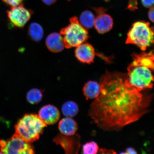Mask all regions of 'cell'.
Returning a JSON list of instances; mask_svg holds the SVG:
<instances>
[{
  "instance_id": "cell-1",
  "label": "cell",
  "mask_w": 154,
  "mask_h": 154,
  "mask_svg": "<svg viewBox=\"0 0 154 154\" xmlns=\"http://www.w3.org/2000/svg\"><path fill=\"white\" fill-rule=\"evenodd\" d=\"M100 85L99 95L90 105L88 115L102 129H119L149 111L151 95L140 93L130 84L127 74L106 72Z\"/></svg>"
},
{
  "instance_id": "cell-2",
  "label": "cell",
  "mask_w": 154,
  "mask_h": 154,
  "mask_svg": "<svg viewBox=\"0 0 154 154\" xmlns=\"http://www.w3.org/2000/svg\"><path fill=\"white\" fill-rule=\"evenodd\" d=\"M46 126L47 125L38 115L26 114L15 125L14 134L25 141L32 143L38 139Z\"/></svg>"
},
{
  "instance_id": "cell-3",
  "label": "cell",
  "mask_w": 154,
  "mask_h": 154,
  "mask_svg": "<svg viewBox=\"0 0 154 154\" xmlns=\"http://www.w3.org/2000/svg\"><path fill=\"white\" fill-rule=\"evenodd\" d=\"M133 59L128 69L129 82L140 92L152 88L154 79L152 70L136 59Z\"/></svg>"
},
{
  "instance_id": "cell-4",
  "label": "cell",
  "mask_w": 154,
  "mask_h": 154,
  "mask_svg": "<svg viewBox=\"0 0 154 154\" xmlns=\"http://www.w3.org/2000/svg\"><path fill=\"white\" fill-rule=\"evenodd\" d=\"M153 42V30L149 23L139 21L132 25L128 34L126 43L135 45L144 51Z\"/></svg>"
},
{
  "instance_id": "cell-5",
  "label": "cell",
  "mask_w": 154,
  "mask_h": 154,
  "mask_svg": "<svg viewBox=\"0 0 154 154\" xmlns=\"http://www.w3.org/2000/svg\"><path fill=\"white\" fill-rule=\"evenodd\" d=\"M70 21V24L61 29L60 32L65 47L67 49L78 47L88 38L87 29L80 24L76 17L71 18Z\"/></svg>"
},
{
  "instance_id": "cell-6",
  "label": "cell",
  "mask_w": 154,
  "mask_h": 154,
  "mask_svg": "<svg viewBox=\"0 0 154 154\" xmlns=\"http://www.w3.org/2000/svg\"><path fill=\"white\" fill-rule=\"evenodd\" d=\"M0 147L4 154H28L35 153L33 146L29 142L17 137L14 134L7 140H1Z\"/></svg>"
},
{
  "instance_id": "cell-7",
  "label": "cell",
  "mask_w": 154,
  "mask_h": 154,
  "mask_svg": "<svg viewBox=\"0 0 154 154\" xmlns=\"http://www.w3.org/2000/svg\"><path fill=\"white\" fill-rule=\"evenodd\" d=\"M7 13L11 23L19 28L23 27L30 20L32 14V11L24 7L22 4L11 7Z\"/></svg>"
},
{
  "instance_id": "cell-8",
  "label": "cell",
  "mask_w": 154,
  "mask_h": 154,
  "mask_svg": "<svg viewBox=\"0 0 154 154\" xmlns=\"http://www.w3.org/2000/svg\"><path fill=\"white\" fill-rule=\"evenodd\" d=\"M53 141L61 146L66 154L78 153L80 146V137L78 134L66 136L59 134L54 138Z\"/></svg>"
},
{
  "instance_id": "cell-9",
  "label": "cell",
  "mask_w": 154,
  "mask_h": 154,
  "mask_svg": "<svg viewBox=\"0 0 154 154\" xmlns=\"http://www.w3.org/2000/svg\"><path fill=\"white\" fill-rule=\"evenodd\" d=\"M38 116L46 125H53L59 120L60 113L57 108L48 105L41 108L38 112Z\"/></svg>"
},
{
  "instance_id": "cell-10",
  "label": "cell",
  "mask_w": 154,
  "mask_h": 154,
  "mask_svg": "<svg viewBox=\"0 0 154 154\" xmlns=\"http://www.w3.org/2000/svg\"><path fill=\"white\" fill-rule=\"evenodd\" d=\"M75 54L80 62L88 63L93 62L96 55L94 47L88 43H82L77 47Z\"/></svg>"
},
{
  "instance_id": "cell-11",
  "label": "cell",
  "mask_w": 154,
  "mask_h": 154,
  "mask_svg": "<svg viewBox=\"0 0 154 154\" xmlns=\"http://www.w3.org/2000/svg\"><path fill=\"white\" fill-rule=\"evenodd\" d=\"M113 25V19L110 16L103 12H100L95 18L94 26L99 33L103 34L110 30Z\"/></svg>"
},
{
  "instance_id": "cell-12",
  "label": "cell",
  "mask_w": 154,
  "mask_h": 154,
  "mask_svg": "<svg viewBox=\"0 0 154 154\" xmlns=\"http://www.w3.org/2000/svg\"><path fill=\"white\" fill-rule=\"evenodd\" d=\"M46 45L50 51L55 53L62 51L65 47L62 36L57 32H53L47 36Z\"/></svg>"
},
{
  "instance_id": "cell-13",
  "label": "cell",
  "mask_w": 154,
  "mask_h": 154,
  "mask_svg": "<svg viewBox=\"0 0 154 154\" xmlns=\"http://www.w3.org/2000/svg\"><path fill=\"white\" fill-rule=\"evenodd\" d=\"M59 129L62 134L72 136L75 134L78 130V125L75 121L72 118L66 117L60 121Z\"/></svg>"
},
{
  "instance_id": "cell-14",
  "label": "cell",
  "mask_w": 154,
  "mask_h": 154,
  "mask_svg": "<svg viewBox=\"0 0 154 154\" xmlns=\"http://www.w3.org/2000/svg\"><path fill=\"white\" fill-rule=\"evenodd\" d=\"M100 91V84L96 82L90 81L85 85L83 91L86 100L95 99Z\"/></svg>"
},
{
  "instance_id": "cell-15",
  "label": "cell",
  "mask_w": 154,
  "mask_h": 154,
  "mask_svg": "<svg viewBox=\"0 0 154 154\" xmlns=\"http://www.w3.org/2000/svg\"><path fill=\"white\" fill-rule=\"evenodd\" d=\"M28 34L32 40L35 42H39L43 37V28L38 23H32L29 27Z\"/></svg>"
},
{
  "instance_id": "cell-16",
  "label": "cell",
  "mask_w": 154,
  "mask_h": 154,
  "mask_svg": "<svg viewBox=\"0 0 154 154\" xmlns=\"http://www.w3.org/2000/svg\"><path fill=\"white\" fill-rule=\"evenodd\" d=\"M78 105L75 102L69 101L63 104L62 111L63 115L66 117H72L75 116L79 112Z\"/></svg>"
},
{
  "instance_id": "cell-17",
  "label": "cell",
  "mask_w": 154,
  "mask_h": 154,
  "mask_svg": "<svg viewBox=\"0 0 154 154\" xmlns=\"http://www.w3.org/2000/svg\"><path fill=\"white\" fill-rule=\"evenodd\" d=\"M95 18L93 13L91 11H85L80 15V23L87 29H91L94 26Z\"/></svg>"
},
{
  "instance_id": "cell-18",
  "label": "cell",
  "mask_w": 154,
  "mask_h": 154,
  "mask_svg": "<svg viewBox=\"0 0 154 154\" xmlns=\"http://www.w3.org/2000/svg\"><path fill=\"white\" fill-rule=\"evenodd\" d=\"M43 98V94L37 88H32L29 91L26 95V99L29 103L36 104L39 103Z\"/></svg>"
},
{
  "instance_id": "cell-19",
  "label": "cell",
  "mask_w": 154,
  "mask_h": 154,
  "mask_svg": "<svg viewBox=\"0 0 154 154\" xmlns=\"http://www.w3.org/2000/svg\"><path fill=\"white\" fill-rule=\"evenodd\" d=\"M99 147L97 144L94 141L88 142L83 146V153L85 154H96L98 151Z\"/></svg>"
},
{
  "instance_id": "cell-20",
  "label": "cell",
  "mask_w": 154,
  "mask_h": 154,
  "mask_svg": "<svg viewBox=\"0 0 154 154\" xmlns=\"http://www.w3.org/2000/svg\"><path fill=\"white\" fill-rule=\"evenodd\" d=\"M24 0H3L4 2L11 7L22 4Z\"/></svg>"
},
{
  "instance_id": "cell-21",
  "label": "cell",
  "mask_w": 154,
  "mask_h": 154,
  "mask_svg": "<svg viewBox=\"0 0 154 154\" xmlns=\"http://www.w3.org/2000/svg\"><path fill=\"white\" fill-rule=\"evenodd\" d=\"M154 0H141L142 4L146 8L153 7Z\"/></svg>"
},
{
  "instance_id": "cell-22",
  "label": "cell",
  "mask_w": 154,
  "mask_h": 154,
  "mask_svg": "<svg viewBox=\"0 0 154 154\" xmlns=\"http://www.w3.org/2000/svg\"><path fill=\"white\" fill-rule=\"evenodd\" d=\"M99 153L103 154H115L116 153L112 150H107L105 149H101L99 150Z\"/></svg>"
},
{
  "instance_id": "cell-23",
  "label": "cell",
  "mask_w": 154,
  "mask_h": 154,
  "mask_svg": "<svg viewBox=\"0 0 154 154\" xmlns=\"http://www.w3.org/2000/svg\"><path fill=\"white\" fill-rule=\"evenodd\" d=\"M154 7H152L149 11V17L150 20L153 23L154 22Z\"/></svg>"
},
{
  "instance_id": "cell-24",
  "label": "cell",
  "mask_w": 154,
  "mask_h": 154,
  "mask_svg": "<svg viewBox=\"0 0 154 154\" xmlns=\"http://www.w3.org/2000/svg\"><path fill=\"white\" fill-rule=\"evenodd\" d=\"M123 154H137L136 151L132 148H128L126 150V152L125 153H121Z\"/></svg>"
},
{
  "instance_id": "cell-25",
  "label": "cell",
  "mask_w": 154,
  "mask_h": 154,
  "mask_svg": "<svg viewBox=\"0 0 154 154\" xmlns=\"http://www.w3.org/2000/svg\"><path fill=\"white\" fill-rule=\"evenodd\" d=\"M43 2L48 5H51L56 2L57 0H42Z\"/></svg>"
},
{
  "instance_id": "cell-26",
  "label": "cell",
  "mask_w": 154,
  "mask_h": 154,
  "mask_svg": "<svg viewBox=\"0 0 154 154\" xmlns=\"http://www.w3.org/2000/svg\"><path fill=\"white\" fill-rule=\"evenodd\" d=\"M3 153H2V152L1 151H0V154H2Z\"/></svg>"
},
{
  "instance_id": "cell-27",
  "label": "cell",
  "mask_w": 154,
  "mask_h": 154,
  "mask_svg": "<svg viewBox=\"0 0 154 154\" xmlns=\"http://www.w3.org/2000/svg\"><path fill=\"white\" fill-rule=\"evenodd\" d=\"M68 1H70V0H68Z\"/></svg>"
}]
</instances>
